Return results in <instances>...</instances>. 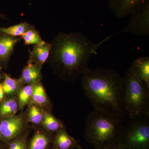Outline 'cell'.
<instances>
[{
    "mask_svg": "<svg viewBox=\"0 0 149 149\" xmlns=\"http://www.w3.org/2000/svg\"><path fill=\"white\" fill-rule=\"evenodd\" d=\"M75 149H83V148H81V147H80V146H79L76 148Z\"/></svg>",
    "mask_w": 149,
    "mask_h": 149,
    "instance_id": "cell-29",
    "label": "cell"
},
{
    "mask_svg": "<svg viewBox=\"0 0 149 149\" xmlns=\"http://www.w3.org/2000/svg\"><path fill=\"white\" fill-rule=\"evenodd\" d=\"M1 141H3V140L1 132V125H0V142Z\"/></svg>",
    "mask_w": 149,
    "mask_h": 149,
    "instance_id": "cell-26",
    "label": "cell"
},
{
    "mask_svg": "<svg viewBox=\"0 0 149 149\" xmlns=\"http://www.w3.org/2000/svg\"><path fill=\"white\" fill-rule=\"evenodd\" d=\"M42 123L45 129L50 132L56 133L61 128H65L60 120L47 111H43Z\"/></svg>",
    "mask_w": 149,
    "mask_h": 149,
    "instance_id": "cell-17",
    "label": "cell"
},
{
    "mask_svg": "<svg viewBox=\"0 0 149 149\" xmlns=\"http://www.w3.org/2000/svg\"><path fill=\"white\" fill-rule=\"evenodd\" d=\"M42 65L33 63H27L22 71L19 80L22 84L34 85L41 81L42 77Z\"/></svg>",
    "mask_w": 149,
    "mask_h": 149,
    "instance_id": "cell-11",
    "label": "cell"
},
{
    "mask_svg": "<svg viewBox=\"0 0 149 149\" xmlns=\"http://www.w3.org/2000/svg\"><path fill=\"white\" fill-rule=\"evenodd\" d=\"M80 145L77 141L66 132L65 128L56 133L54 141V149H75Z\"/></svg>",
    "mask_w": 149,
    "mask_h": 149,
    "instance_id": "cell-13",
    "label": "cell"
},
{
    "mask_svg": "<svg viewBox=\"0 0 149 149\" xmlns=\"http://www.w3.org/2000/svg\"><path fill=\"white\" fill-rule=\"evenodd\" d=\"M0 149H4L2 145L0 143Z\"/></svg>",
    "mask_w": 149,
    "mask_h": 149,
    "instance_id": "cell-30",
    "label": "cell"
},
{
    "mask_svg": "<svg viewBox=\"0 0 149 149\" xmlns=\"http://www.w3.org/2000/svg\"><path fill=\"white\" fill-rule=\"evenodd\" d=\"M1 71L4 76V80L1 85L5 95H12L18 93L20 88L23 86L19 79L12 78L8 74Z\"/></svg>",
    "mask_w": 149,
    "mask_h": 149,
    "instance_id": "cell-16",
    "label": "cell"
},
{
    "mask_svg": "<svg viewBox=\"0 0 149 149\" xmlns=\"http://www.w3.org/2000/svg\"><path fill=\"white\" fill-rule=\"evenodd\" d=\"M51 48V43L45 41L34 45L32 50L29 49V60L27 63H36L43 65L47 60Z\"/></svg>",
    "mask_w": 149,
    "mask_h": 149,
    "instance_id": "cell-10",
    "label": "cell"
},
{
    "mask_svg": "<svg viewBox=\"0 0 149 149\" xmlns=\"http://www.w3.org/2000/svg\"><path fill=\"white\" fill-rule=\"evenodd\" d=\"M2 68L0 67V72L1 71V70ZM4 76L3 75V74H1V73L0 72V79H3Z\"/></svg>",
    "mask_w": 149,
    "mask_h": 149,
    "instance_id": "cell-27",
    "label": "cell"
},
{
    "mask_svg": "<svg viewBox=\"0 0 149 149\" xmlns=\"http://www.w3.org/2000/svg\"><path fill=\"white\" fill-rule=\"evenodd\" d=\"M19 109L18 100L14 97L4 99L0 103V118L13 116Z\"/></svg>",
    "mask_w": 149,
    "mask_h": 149,
    "instance_id": "cell-15",
    "label": "cell"
},
{
    "mask_svg": "<svg viewBox=\"0 0 149 149\" xmlns=\"http://www.w3.org/2000/svg\"><path fill=\"white\" fill-rule=\"evenodd\" d=\"M128 25L120 32L131 33L139 37L149 35V0L136 8L130 14Z\"/></svg>",
    "mask_w": 149,
    "mask_h": 149,
    "instance_id": "cell-6",
    "label": "cell"
},
{
    "mask_svg": "<svg viewBox=\"0 0 149 149\" xmlns=\"http://www.w3.org/2000/svg\"><path fill=\"white\" fill-rule=\"evenodd\" d=\"M105 149H126V148L122 144L118 143Z\"/></svg>",
    "mask_w": 149,
    "mask_h": 149,
    "instance_id": "cell-24",
    "label": "cell"
},
{
    "mask_svg": "<svg viewBox=\"0 0 149 149\" xmlns=\"http://www.w3.org/2000/svg\"><path fill=\"white\" fill-rule=\"evenodd\" d=\"M121 105L127 121L149 114V89L130 68L123 77Z\"/></svg>",
    "mask_w": 149,
    "mask_h": 149,
    "instance_id": "cell-4",
    "label": "cell"
},
{
    "mask_svg": "<svg viewBox=\"0 0 149 149\" xmlns=\"http://www.w3.org/2000/svg\"><path fill=\"white\" fill-rule=\"evenodd\" d=\"M3 141L9 143L19 137L24 128V118L21 115L0 118Z\"/></svg>",
    "mask_w": 149,
    "mask_h": 149,
    "instance_id": "cell-7",
    "label": "cell"
},
{
    "mask_svg": "<svg viewBox=\"0 0 149 149\" xmlns=\"http://www.w3.org/2000/svg\"><path fill=\"white\" fill-rule=\"evenodd\" d=\"M43 116V111L41 107L34 104H30L28 110L27 117L29 122L38 125L42 123Z\"/></svg>",
    "mask_w": 149,
    "mask_h": 149,
    "instance_id": "cell-22",
    "label": "cell"
},
{
    "mask_svg": "<svg viewBox=\"0 0 149 149\" xmlns=\"http://www.w3.org/2000/svg\"><path fill=\"white\" fill-rule=\"evenodd\" d=\"M112 36L95 44L80 32H59L51 43L47 62L61 79L72 82L89 68L90 60L97 54L98 48Z\"/></svg>",
    "mask_w": 149,
    "mask_h": 149,
    "instance_id": "cell-1",
    "label": "cell"
},
{
    "mask_svg": "<svg viewBox=\"0 0 149 149\" xmlns=\"http://www.w3.org/2000/svg\"><path fill=\"white\" fill-rule=\"evenodd\" d=\"M0 18L5 19L6 18V17L4 15L0 13Z\"/></svg>",
    "mask_w": 149,
    "mask_h": 149,
    "instance_id": "cell-28",
    "label": "cell"
},
{
    "mask_svg": "<svg viewBox=\"0 0 149 149\" xmlns=\"http://www.w3.org/2000/svg\"><path fill=\"white\" fill-rule=\"evenodd\" d=\"M24 40V43L26 45H36L42 42L40 32L36 29L34 25H31L28 30L20 37Z\"/></svg>",
    "mask_w": 149,
    "mask_h": 149,
    "instance_id": "cell-21",
    "label": "cell"
},
{
    "mask_svg": "<svg viewBox=\"0 0 149 149\" xmlns=\"http://www.w3.org/2000/svg\"><path fill=\"white\" fill-rule=\"evenodd\" d=\"M53 149H54L53 148Z\"/></svg>",
    "mask_w": 149,
    "mask_h": 149,
    "instance_id": "cell-31",
    "label": "cell"
},
{
    "mask_svg": "<svg viewBox=\"0 0 149 149\" xmlns=\"http://www.w3.org/2000/svg\"><path fill=\"white\" fill-rule=\"evenodd\" d=\"M31 24L26 22H23L7 27H0V33H4L14 37H20L24 34Z\"/></svg>",
    "mask_w": 149,
    "mask_h": 149,
    "instance_id": "cell-18",
    "label": "cell"
},
{
    "mask_svg": "<svg viewBox=\"0 0 149 149\" xmlns=\"http://www.w3.org/2000/svg\"><path fill=\"white\" fill-rule=\"evenodd\" d=\"M5 99V94L1 84L0 83V103Z\"/></svg>",
    "mask_w": 149,
    "mask_h": 149,
    "instance_id": "cell-25",
    "label": "cell"
},
{
    "mask_svg": "<svg viewBox=\"0 0 149 149\" xmlns=\"http://www.w3.org/2000/svg\"><path fill=\"white\" fill-rule=\"evenodd\" d=\"M124 121L94 110L87 116L84 131L86 141L96 149H105L119 142Z\"/></svg>",
    "mask_w": 149,
    "mask_h": 149,
    "instance_id": "cell-3",
    "label": "cell"
},
{
    "mask_svg": "<svg viewBox=\"0 0 149 149\" xmlns=\"http://www.w3.org/2000/svg\"><path fill=\"white\" fill-rule=\"evenodd\" d=\"M118 143L126 149H149V114L125 122Z\"/></svg>",
    "mask_w": 149,
    "mask_h": 149,
    "instance_id": "cell-5",
    "label": "cell"
},
{
    "mask_svg": "<svg viewBox=\"0 0 149 149\" xmlns=\"http://www.w3.org/2000/svg\"><path fill=\"white\" fill-rule=\"evenodd\" d=\"M33 92V85L22 86L18 91L19 109L22 110L30 103Z\"/></svg>",
    "mask_w": 149,
    "mask_h": 149,
    "instance_id": "cell-19",
    "label": "cell"
},
{
    "mask_svg": "<svg viewBox=\"0 0 149 149\" xmlns=\"http://www.w3.org/2000/svg\"><path fill=\"white\" fill-rule=\"evenodd\" d=\"M148 0H108L110 9L117 18L130 15L139 6Z\"/></svg>",
    "mask_w": 149,
    "mask_h": 149,
    "instance_id": "cell-8",
    "label": "cell"
},
{
    "mask_svg": "<svg viewBox=\"0 0 149 149\" xmlns=\"http://www.w3.org/2000/svg\"><path fill=\"white\" fill-rule=\"evenodd\" d=\"M81 86L94 110L127 122L121 105L123 79L114 70L88 68L82 75Z\"/></svg>",
    "mask_w": 149,
    "mask_h": 149,
    "instance_id": "cell-2",
    "label": "cell"
},
{
    "mask_svg": "<svg viewBox=\"0 0 149 149\" xmlns=\"http://www.w3.org/2000/svg\"><path fill=\"white\" fill-rule=\"evenodd\" d=\"M130 68L149 89V58L143 56L133 61Z\"/></svg>",
    "mask_w": 149,
    "mask_h": 149,
    "instance_id": "cell-12",
    "label": "cell"
},
{
    "mask_svg": "<svg viewBox=\"0 0 149 149\" xmlns=\"http://www.w3.org/2000/svg\"><path fill=\"white\" fill-rule=\"evenodd\" d=\"M26 140L24 138L19 137L9 143L7 149H26Z\"/></svg>",
    "mask_w": 149,
    "mask_h": 149,
    "instance_id": "cell-23",
    "label": "cell"
},
{
    "mask_svg": "<svg viewBox=\"0 0 149 149\" xmlns=\"http://www.w3.org/2000/svg\"><path fill=\"white\" fill-rule=\"evenodd\" d=\"M30 104H34L42 107L50 104L45 88L41 81L33 85V92Z\"/></svg>",
    "mask_w": 149,
    "mask_h": 149,
    "instance_id": "cell-14",
    "label": "cell"
},
{
    "mask_svg": "<svg viewBox=\"0 0 149 149\" xmlns=\"http://www.w3.org/2000/svg\"><path fill=\"white\" fill-rule=\"evenodd\" d=\"M21 39L0 33V67L7 66L15 46Z\"/></svg>",
    "mask_w": 149,
    "mask_h": 149,
    "instance_id": "cell-9",
    "label": "cell"
},
{
    "mask_svg": "<svg viewBox=\"0 0 149 149\" xmlns=\"http://www.w3.org/2000/svg\"><path fill=\"white\" fill-rule=\"evenodd\" d=\"M49 143V137L45 133L37 131L30 141L29 149H46Z\"/></svg>",
    "mask_w": 149,
    "mask_h": 149,
    "instance_id": "cell-20",
    "label": "cell"
}]
</instances>
